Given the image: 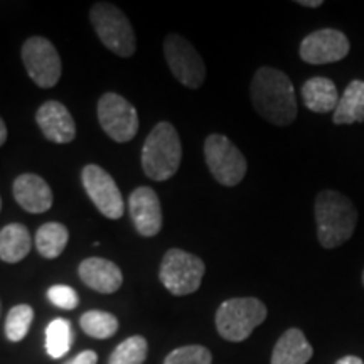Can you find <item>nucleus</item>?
<instances>
[{
  "label": "nucleus",
  "instance_id": "obj_7",
  "mask_svg": "<svg viewBox=\"0 0 364 364\" xmlns=\"http://www.w3.org/2000/svg\"><path fill=\"white\" fill-rule=\"evenodd\" d=\"M204 159L213 177L226 188H235L247 176V159L225 135L213 134L204 140Z\"/></svg>",
  "mask_w": 364,
  "mask_h": 364
},
{
  "label": "nucleus",
  "instance_id": "obj_12",
  "mask_svg": "<svg viewBox=\"0 0 364 364\" xmlns=\"http://www.w3.org/2000/svg\"><path fill=\"white\" fill-rule=\"evenodd\" d=\"M349 49L351 44L344 33L338 29H318L304 38L299 54L307 65H329L343 61Z\"/></svg>",
  "mask_w": 364,
  "mask_h": 364
},
{
  "label": "nucleus",
  "instance_id": "obj_9",
  "mask_svg": "<svg viewBox=\"0 0 364 364\" xmlns=\"http://www.w3.org/2000/svg\"><path fill=\"white\" fill-rule=\"evenodd\" d=\"M164 54L167 66L181 85L191 90L201 88L206 80V66L188 39L179 34H169L164 43Z\"/></svg>",
  "mask_w": 364,
  "mask_h": 364
},
{
  "label": "nucleus",
  "instance_id": "obj_2",
  "mask_svg": "<svg viewBox=\"0 0 364 364\" xmlns=\"http://www.w3.org/2000/svg\"><path fill=\"white\" fill-rule=\"evenodd\" d=\"M317 240L327 250L351 240L358 225V209L351 199L338 191H321L316 198Z\"/></svg>",
  "mask_w": 364,
  "mask_h": 364
},
{
  "label": "nucleus",
  "instance_id": "obj_23",
  "mask_svg": "<svg viewBox=\"0 0 364 364\" xmlns=\"http://www.w3.org/2000/svg\"><path fill=\"white\" fill-rule=\"evenodd\" d=\"M73 343L71 324L66 318H54L46 329V351L53 359L63 358Z\"/></svg>",
  "mask_w": 364,
  "mask_h": 364
},
{
  "label": "nucleus",
  "instance_id": "obj_10",
  "mask_svg": "<svg viewBox=\"0 0 364 364\" xmlns=\"http://www.w3.org/2000/svg\"><path fill=\"white\" fill-rule=\"evenodd\" d=\"M98 122L105 134L118 144L130 142L139 132V113L118 93H105L98 100Z\"/></svg>",
  "mask_w": 364,
  "mask_h": 364
},
{
  "label": "nucleus",
  "instance_id": "obj_30",
  "mask_svg": "<svg viewBox=\"0 0 364 364\" xmlns=\"http://www.w3.org/2000/svg\"><path fill=\"white\" fill-rule=\"evenodd\" d=\"M297 4H299V6H302V7L316 9V7L322 6V0H299Z\"/></svg>",
  "mask_w": 364,
  "mask_h": 364
},
{
  "label": "nucleus",
  "instance_id": "obj_22",
  "mask_svg": "<svg viewBox=\"0 0 364 364\" xmlns=\"http://www.w3.org/2000/svg\"><path fill=\"white\" fill-rule=\"evenodd\" d=\"M80 326L90 338L108 339L118 331V318L110 312L90 311L81 316Z\"/></svg>",
  "mask_w": 364,
  "mask_h": 364
},
{
  "label": "nucleus",
  "instance_id": "obj_1",
  "mask_svg": "<svg viewBox=\"0 0 364 364\" xmlns=\"http://www.w3.org/2000/svg\"><path fill=\"white\" fill-rule=\"evenodd\" d=\"M250 95L258 115L273 125H290L297 118L294 85L284 71L260 68L252 80Z\"/></svg>",
  "mask_w": 364,
  "mask_h": 364
},
{
  "label": "nucleus",
  "instance_id": "obj_28",
  "mask_svg": "<svg viewBox=\"0 0 364 364\" xmlns=\"http://www.w3.org/2000/svg\"><path fill=\"white\" fill-rule=\"evenodd\" d=\"M97 363H98V354L88 349V351L80 353L78 356L70 359V361L65 364H97Z\"/></svg>",
  "mask_w": 364,
  "mask_h": 364
},
{
  "label": "nucleus",
  "instance_id": "obj_6",
  "mask_svg": "<svg viewBox=\"0 0 364 364\" xmlns=\"http://www.w3.org/2000/svg\"><path fill=\"white\" fill-rule=\"evenodd\" d=\"M206 265L199 257L181 248H171L164 255L159 279L172 295L194 294L201 287Z\"/></svg>",
  "mask_w": 364,
  "mask_h": 364
},
{
  "label": "nucleus",
  "instance_id": "obj_32",
  "mask_svg": "<svg viewBox=\"0 0 364 364\" xmlns=\"http://www.w3.org/2000/svg\"><path fill=\"white\" fill-rule=\"evenodd\" d=\"M361 280H363V285H364V270H363V275H361Z\"/></svg>",
  "mask_w": 364,
  "mask_h": 364
},
{
  "label": "nucleus",
  "instance_id": "obj_21",
  "mask_svg": "<svg viewBox=\"0 0 364 364\" xmlns=\"http://www.w3.org/2000/svg\"><path fill=\"white\" fill-rule=\"evenodd\" d=\"M68 240H70V231L65 225L56 221L46 223L36 233V248L44 258L54 260L65 252Z\"/></svg>",
  "mask_w": 364,
  "mask_h": 364
},
{
  "label": "nucleus",
  "instance_id": "obj_19",
  "mask_svg": "<svg viewBox=\"0 0 364 364\" xmlns=\"http://www.w3.org/2000/svg\"><path fill=\"white\" fill-rule=\"evenodd\" d=\"M33 248V236L21 223L4 226L0 230V260L6 263H19Z\"/></svg>",
  "mask_w": 364,
  "mask_h": 364
},
{
  "label": "nucleus",
  "instance_id": "obj_3",
  "mask_svg": "<svg viewBox=\"0 0 364 364\" xmlns=\"http://www.w3.org/2000/svg\"><path fill=\"white\" fill-rule=\"evenodd\" d=\"M182 161V144L176 127L161 122L154 127L142 149V167L154 181H167L179 171Z\"/></svg>",
  "mask_w": 364,
  "mask_h": 364
},
{
  "label": "nucleus",
  "instance_id": "obj_25",
  "mask_svg": "<svg viewBox=\"0 0 364 364\" xmlns=\"http://www.w3.org/2000/svg\"><path fill=\"white\" fill-rule=\"evenodd\" d=\"M147 341L142 336H132L115 348L108 364H144L147 358Z\"/></svg>",
  "mask_w": 364,
  "mask_h": 364
},
{
  "label": "nucleus",
  "instance_id": "obj_14",
  "mask_svg": "<svg viewBox=\"0 0 364 364\" xmlns=\"http://www.w3.org/2000/svg\"><path fill=\"white\" fill-rule=\"evenodd\" d=\"M41 132L49 142L53 144H70L76 136V125L71 113L63 103L56 100H49L43 103L36 112Z\"/></svg>",
  "mask_w": 364,
  "mask_h": 364
},
{
  "label": "nucleus",
  "instance_id": "obj_31",
  "mask_svg": "<svg viewBox=\"0 0 364 364\" xmlns=\"http://www.w3.org/2000/svg\"><path fill=\"white\" fill-rule=\"evenodd\" d=\"M6 140H7V127L4 124L2 118H0V147L6 144Z\"/></svg>",
  "mask_w": 364,
  "mask_h": 364
},
{
  "label": "nucleus",
  "instance_id": "obj_18",
  "mask_svg": "<svg viewBox=\"0 0 364 364\" xmlns=\"http://www.w3.org/2000/svg\"><path fill=\"white\" fill-rule=\"evenodd\" d=\"M302 100L306 108L314 113L334 112L339 103L336 83L324 76L307 80L302 86Z\"/></svg>",
  "mask_w": 364,
  "mask_h": 364
},
{
  "label": "nucleus",
  "instance_id": "obj_4",
  "mask_svg": "<svg viewBox=\"0 0 364 364\" xmlns=\"http://www.w3.org/2000/svg\"><path fill=\"white\" fill-rule=\"evenodd\" d=\"M267 306L260 299L236 297L225 300L216 311V329L223 339L241 343L267 318Z\"/></svg>",
  "mask_w": 364,
  "mask_h": 364
},
{
  "label": "nucleus",
  "instance_id": "obj_11",
  "mask_svg": "<svg viewBox=\"0 0 364 364\" xmlns=\"http://www.w3.org/2000/svg\"><path fill=\"white\" fill-rule=\"evenodd\" d=\"M81 182L95 206L108 220H120L125 213V203L117 182L103 167L88 164L81 171Z\"/></svg>",
  "mask_w": 364,
  "mask_h": 364
},
{
  "label": "nucleus",
  "instance_id": "obj_16",
  "mask_svg": "<svg viewBox=\"0 0 364 364\" xmlns=\"http://www.w3.org/2000/svg\"><path fill=\"white\" fill-rule=\"evenodd\" d=\"M80 279L91 290L100 294H113L124 284V275L117 267V263L105 258L91 257L80 263L78 268Z\"/></svg>",
  "mask_w": 364,
  "mask_h": 364
},
{
  "label": "nucleus",
  "instance_id": "obj_17",
  "mask_svg": "<svg viewBox=\"0 0 364 364\" xmlns=\"http://www.w3.org/2000/svg\"><path fill=\"white\" fill-rule=\"evenodd\" d=\"M312 356L314 349L306 334L297 327H292L277 341L272 353V364H307Z\"/></svg>",
  "mask_w": 364,
  "mask_h": 364
},
{
  "label": "nucleus",
  "instance_id": "obj_33",
  "mask_svg": "<svg viewBox=\"0 0 364 364\" xmlns=\"http://www.w3.org/2000/svg\"><path fill=\"white\" fill-rule=\"evenodd\" d=\"M0 209H2V199H0Z\"/></svg>",
  "mask_w": 364,
  "mask_h": 364
},
{
  "label": "nucleus",
  "instance_id": "obj_29",
  "mask_svg": "<svg viewBox=\"0 0 364 364\" xmlns=\"http://www.w3.org/2000/svg\"><path fill=\"white\" fill-rule=\"evenodd\" d=\"M336 364H364V361L358 356H344V358H341Z\"/></svg>",
  "mask_w": 364,
  "mask_h": 364
},
{
  "label": "nucleus",
  "instance_id": "obj_15",
  "mask_svg": "<svg viewBox=\"0 0 364 364\" xmlns=\"http://www.w3.org/2000/svg\"><path fill=\"white\" fill-rule=\"evenodd\" d=\"M12 193L17 204L33 215L46 213L53 206V191L38 174H21L14 181Z\"/></svg>",
  "mask_w": 364,
  "mask_h": 364
},
{
  "label": "nucleus",
  "instance_id": "obj_24",
  "mask_svg": "<svg viewBox=\"0 0 364 364\" xmlns=\"http://www.w3.org/2000/svg\"><path fill=\"white\" fill-rule=\"evenodd\" d=\"M34 318L33 307L27 304H19L12 307L6 318V336L11 343H21L31 329Z\"/></svg>",
  "mask_w": 364,
  "mask_h": 364
},
{
  "label": "nucleus",
  "instance_id": "obj_5",
  "mask_svg": "<svg viewBox=\"0 0 364 364\" xmlns=\"http://www.w3.org/2000/svg\"><path fill=\"white\" fill-rule=\"evenodd\" d=\"M90 21L105 48L117 56H134L136 51L134 27L120 9L110 2H97L90 11Z\"/></svg>",
  "mask_w": 364,
  "mask_h": 364
},
{
  "label": "nucleus",
  "instance_id": "obj_26",
  "mask_svg": "<svg viewBox=\"0 0 364 364\" xmlns=\"http://www.w3.org/2000/svg\"><path fill=\"white\" fill-rule=\"evenodd\" d=\"M164 364H213V356L204 346H182L167 354Z\"/></svg>",
  "mask_w": 364,
  "mask_h": 364
},
{
  "label": "nucleus",
  "instance_id": "obj_27",
  "mask_svg": "<svg viewBox=\"0 0 364 364\" xmlns=\"http://www.w3.org/2000/svg\"><path fill=\"white\" fill-rule=\"evenodd\" d=\"M48 299L51 300L54 306L59 309H66V311H73L75 307H78L80 297L71 287L68 285H53L48 290Z\"/></svg>",
  "mask_w": 364,
  "mask_h": 364
},
{
  "label": "nucleus",
  "instance_id": "obj_20",
  "mask_svg": "<svg viewBox=\"0 0 364 364\" xmlns=\"http://www.w3.org/2000/svg\"><path fill=\"white\" fill-rule=\"evenodd\" d=\"M332 122L336 125L364 124V81L353 80L339 98Z\"/></svg>",
  "mask_w": 364,
  "mask_h": 364
},
{
  "label": "nucleus",
  "instance_id": "obj_34",
  "mask_svg": "<svg viewBox=\"0 0 364 364\" xmlns=\"http://www.w3.org/2000/svg\"><path fill=\"white\" fill-rule=\"evenodd\" d=\"M0 312H2V304H0Z\"/></svg>",
  "mask_w": 364,
  "mask_h": 364
},
{
  "label": "nucleus",
  "instance_id": "obj_13",
  "mask_svg": "<svg viewBox=\"0 0 364 364\" xmlns=\"http://www.w3.org/2000/svg\"><path fill=\"white\" fill-rule=\"evenodd\" d=\"M132 221L139 235L152 238L162 230V209L156 191L149 186L136 188L129 198Z\"/></svg>",
  "mask_w": 364,
  "mask_h": 364
},
{
  "label": "nucleus",
  "instance_id": "obj_8",
  "mask_svg": "<svg viewBox=\"0 0 364 364\" xmlns=\"http://www.w3.org/2000/svg\"><path fill=\"white\" fill-rule=\"evenodd\" d=\"M22 63L27 75L39 88H53L61 78V58L49 39L33 36L22 46Z\"/></svg>",
  "mask_w": 364,
  "mask_h": 364
}]
</instances>
